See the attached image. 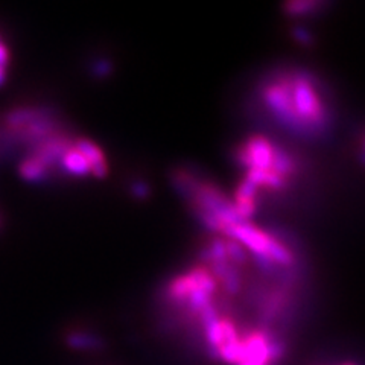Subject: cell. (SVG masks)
I'll return each mask as SVG.
<instances>
[{
  "label": "cell",
  "instance_id": "1",
  "mask_svg": "<svg viewBox=\"0 0 365 365\" xmlns=\"http://www.w3.org/2000/svg\"><path fill=\"white\" fill-rule=\"evenodd\" d=\"M242 178L233 193V204L242 219L251 221L261 202L293 186L300 162L291 149L263 134H251L234 149Z\"/></svg>",
  "mask_w": 365,
  "mask_h": 365
},
{
  "label": "cell",
  "instance_id": "7",
  "mask_svg": "<svg viewBox=\"0 0 365 365\" xmlns=\"http://www.w3.org/2000/svg\"><path fill=\"white\" fill-rule=\"evenodd\" d=\"M361 160H362V163H365V141H364V143H362V153H361Z\"/></svg>",
  "mask_w": 365,
  "mask_h": 365
},
{
  "label": "cell",
  "instance_id": "3",
  "mask_svg": "<svg viewBox=\"0 0 365 365\" xmlns=\"http://www.w3.org/2000/svg\"><path fill=\"white\" fill-rule=\"evenodd\" d=\"M67 344L72 349H78V350H94L99 347V339L94 338L92 335H85V334H70L67 337Z\"/></svg>",
  "mask_w": 365,
  "mask_h": 365
},
{
  "label": "cell",
  "instance_id": "4",
  "mask_svg": "<svg viewBox=\"0 0 365 365\" xmlns=\"http://www.w3.org/2000/svg\"><path fill=\"white\" fill-rule=\"evenodd\" d=\"M318 4L315 2H294L291 5H288V13L294 16H303L307 14L310 9L317 8Z\"/></svg>",
  "mask_w": 365,
  "mask_h": 365
},
{
  "label": "cell",
  "instance_id": "5",
  "mask_svg": "<svg viewBox=\"0 0 365 365\" xmlns=\"http://www.w3.org/2000/svg\"><path fill=\"white\" fill-rule=\"evenodd\" d=\"M9 60H11L9 49L6 48V45H4V43L0 41V67L6 69L8 64H9Z\"/></svg>",
  "mask_w": 365,
  "mask_h": 365
},
{
  "label": "cell",
  "instance_id": "2",
  "mask_svg": "<svg viewBox=\"0 0 365 365\" xmlns=\"http://www.w3.org/2000/svg\"><path fill=\"white\" fill-rule=\"evenodd\" d=\"M256 105L268 119L302 136L326 130L329 107L317 78L300 69H277L259 82Z\"/></svg>",
  "mask_w": 365,
  "mask_h": 365
},
{
  "label": "cell",
  "instance_id": "6",
  "mask_svg": "<svg viewBox=\"0 0 365 365\" xmlns=\"http://www.w3.org/2000/svg\"><path fill=\"white\" fill-rule=\"evenodd\" d=\"M5 81H6V69L0 67V87L5 84Z\"/></svg>",
  "mask_w": 365,
  "mask_h": 365
},
{
  "label": "cell",
  "instance_id": "8",
  "mask_svg": "<svg viewBox=\"0 0 365 365\" xmlns=\"http://www.w3.org/2000/svg\"><path fill=\"white\" fill-rule=\"evenodd\" d=\"M344 365H355V364H344Z\"/></svg>",
  "mask_w": 365,
  "mask_h": 365
}]
</instances>
